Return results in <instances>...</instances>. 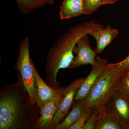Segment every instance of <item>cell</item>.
<instances>
[{
    "label": "cell",
    "mask_w": 129,
    "mask_h": 129,
    "mask_svg": "<svg viewBox=\"0 0 129 129\" xmlns=\"http://www.w3.org/2000/svg\"><path fill=\"white\" fill-rule=\"evenodd\" d=\"M20 12L28 14L34 9L43 7L46 4L45 0H15Z\"/></svg>",
    "instance_id": "9a60e30c"
},
{
    "label": "cell",
    "mask_w": 129,
    "mask_h": 129,
    "mask_svg": "<svg viewBox=\"0 0 129 129\" xmlns=\"http://www.w3.org/2000/svg\"><path fill=\"white\" fill-rule=\"evenodd\" d=\"M88 34L82 36L74 47L73 53L76 56L74 57L68 69L78 68L83 65L94 63L97 53L90 45Z\"/></svg>",
    "instance_id": "5b68a950"
},
{
    "label": "cell",
    "mask_w": 129,
    "mask_h": 129,
    "mask_svg": "<svg viewBox=\"0 0 129 129\" xmlns=\"http://www.w3.org/2000/svg\"><path fill=\"white\" fill-rule=\"evenodd\" d=\"M40 113L18 72L17 82L0 91V129H37Z\"/></svg>",
    "instance_id": "6da1fadb"
},
{
    "label": "cell",
    "mask_w": 129,
    "mask_h": 129,
    "mask_svg": "<svg viewBox=\"0 0 129 129\" xmlns=\"http://www.w3.org/2000/svg\"><path fill=\"white\" fill-rule=\"evenodd\" d=\"M107 61L96 57L94 63L92 65L91 72L84 80L76 91L74 101L84 99L87 96L91 88L102 72L107 67Z\"/></svg>",
    "instance_id": "52a82bcc"
},
{
    "label": "cell",
    "mask_w": 129,
    "mask_h": 129,
    "mask_svg": "<svg viewBox=\"0 0 129 129\" xmlns=\"http://www.w3.org/2000/svg\"><path fill=\"white\" fill-rule=\"evenodd\" d=\"M84 79H77L67 86V92L53 118L50 129H55L67 116L73 104L76 91Z\"/></svg>",
    "instance_id": "8992f818"
},
{
    "label": "cell",
    "mask_w": 129,
    "mask_h": 129,
    "mask_svg": "<svg viewBox=\"0 0 129 129\" xmlns=\"http://www.w3.org/2000/svg\"><path fill=\"white\" fill-rule=\"evenodd\" d=\"M103 0H84V14L90 15L102 5Z\"/></svg>",
    "instance_id": "ac0fdd59"
},
{
    "label": "cell",
    "mask_w": 129,
    "mask_h": 129,
    "mask_svg": "<svg viewBox=\"0 0 129 129\" xmlns=\"http://www.w3.org/2000/svg\"><path fill=\"white\" fill-rule=\"evenodd\" d=\"M115 110L123 129L129 122V101L115 92L109 101Z\"/></svg>",
    "instance_id": "7c38bea8"
},
{
    "label": "cell",
    "mask_w": 129,
    "mask_h": 129,
    "mask_svg": "<svg viewBox=\"0 0 129 129\" xmlns=\"http://www.w3.org/2000/svg\"><path fill=\"white\" fill-rule=\"evenodd\" d=\"M119 34V32L117 29L111 28L109 25L106 28L93 30L88 34L96 40V47L95 50L97 54L102 53L105 48L112 43Z\"/></svg>",
    "instance_id": "8fae6325"
},
{
    "label": "cell",
    "mask_w": 129,
    "mask_h": 129,
    "mask_svg": "<svg viewBox=\"0 0 129 129\" xmlns=\"http://www.w3.org/2000/svg\"><path fill=\"white\" fill-rule=\"evenodd\" d=\"M34 73L35 83L36 102L40 109L45 104L60 94L64 88L60 87L54 89L48 85L40 76L35 65Z\"/></svg>",
    "instance_id": "ba28073f"
},
{
    "label": "cell",
    "mask_w": 129,
    "mask_h": 129,
    "mask_svg": "<svg viewBox=\"0 0 129 129\" xmlns=\"http://www.w3.org/2000/svg\"><path fill=\"white\" fill-rule=\"evenodd\" d=\"M86 104L85 98L74 101L70 112L55 129H69L79 118L86 108Z\"/></svg>",
    "instance_id": "5bb4252c"
},
{
    "label": "cell",
    "mask_w": 129,
    "mask_h": 129,
    "mask_svg": "<svg viewBox=\"0 0 129 129\" xmlns=\"http://www.w3.org/2000/svg\"><path fill=\"white\" fill-rule=\"evenodd\" d=\"M107 66L114 71L123 73L129 70V54L121 61L115 63H107Z\"/></svg>",
    "instance_id": "d6986e66"
},
{
    "label": "cell",
    "mask_w": 129,
    "mask_h": 129,
    "mask_svg": "<svg viewBox=\"0 0 129 129\" xmlns=\"http://www.w3.org/2000/svg\"><path fill=\"white\" fill-rule=\"evenodd\" d=\"M116 92L129 101V78L124 73L120 75Z\"/></svg>",
    "instance_id": "2e32d148"
},
{
    "label": "cell",
    "mask_w": 129,
    "mask_h": 129,
    "mask_svg": "<svg viewBox=\"0 0 129 129\" xmlns=\"http://www.w3.org/2000/svg\"><path fill=\"white\" fill-rule=\"evenodd\" d=\"M118 1V0H103L102 5L114 4L117 2Z\"/></svg>",
    "instance_id": "44dd1931"
},
{
    "label": "cell",
    "mask_w": 129,
    "mask_h": 129,
    "mask_svg": "<svg viewBox=\"0 0 129 129\" xmlns=\"http://www.w3.org/2000/svg\"><path fill=\"white\" fill-rule=\"evenodd\" d=\"M95 107L86 108L76 122L70 127L69 129H83V126L89 117Z\"/></svg>",
    "instance_id": "e0dca14e"
},
{
    "label": "cell",
    "mask_w": 129,
    "mask_h": 129,
    "mask_svg": "<svg viewBox=\"0 0 129 129\" xmlns=\"http://www.w3.org/2000/svg\"><path fill=\"white\" fill-rule=\"evenodd\" d=\"M29 37L26 36L19 45L18 57L14 68L19 73L32 102H36L34 62L29 54Z\"/></svg>",
    "instance_id": "277c9868"
},
{
    "label": "cell",
    "mask_w": 129,
    "mask_h": 129,
    "mask_svg": "<svg viewBox=\"0 0 129 129\" xmlns=\"http://www.w3.org/2000/svg\"><path fill=\"white\" fill-rule=\"evenodd\" d=\"M84 0H63L60 6L59 18L69 19L84 14Z\"/></svg>",
    "instance_id": "4fadbf2b"
},
{
    "label": "cell",
    "mask_w": 129,
    "mask_h": 129,
    "mask_svg": "<svg viewBox=\"0 0 129 129\" xmlns=\"http://www.w3.org/2000/svg\"><path fill=\"white\" fill-rule=\"evenodd\" d=\"M99 111L98 109L95 108L92 113L88 118L87 121L84 125L83 129H95L97 118Z\"/></svg>",
    "instance_id": "ffe728a7"
},
{
    "label": "cell",
    "mask_w": 129,
    "mask_h": 129,
    "mask_svg": "<svg viewBox=\"0 0 129 129\" xmlns=\"http://www.w3.org/2000/svg\"><path fill=\"white\" fill-rule=\"evenodd\" d=\"M123 73H124L125 74V75H126L127 76V77H128V78H129V70L126 71V72H123Z\"/></svg>",
    "instance_id": "603a6c76"
},
{
    "label": "cell",
    "mask_w": 129,
    "mask_h": 129,
    "mask_svg": "<svg viewBox=\"0 0 129 129\" xmlns=\"http://www.w3.org/2000/svg\"><path fill=\"white\" fill-rule=\"evenodd\" d=\"M104 27L94 21L84 22L70 28L60 37L47 54L45 69L48 85L54 89L60 87L57 82L58 72L68 68L74 57V48L77 42L84 35Z\"/></svg>",
    "instance_id": "7a4b0ae2"
},
{
    "label": "cell",
    "mask_w": 129,
    "mask_h": 129,
    "mask_svg": "<svg viewBox=\"0 0 129 129\" xmlns=\"http://www.w3.org/2000/svg\"><path fill=\"white\" fill-rule=\"evenodd\" d=\"M95 129H123L114 109L109 102L99 111Z\"/></svg>",
    "instance_id": "30bf717a"
},
{
    "label": "cell",
    "mask_w": 129,
    "mask_h": 129,
    "mask_svg": "<svg viewBox=\"0 0 129 129\" xmlns=\"http://www.w3.org/2000/svg\"><path fill=\"white\" fill-rule=\"evenodd\" d=\"M68 87H64L61 92L54 99L45 104L40 108L37 129H50L57 111L67 92Z\"/></svg>",
    "instance_id": "9c48e42d"
},
{
    "label": "cell",
    "mask_w": 129,
    "mask_h": 129,
    "mask_svg": "<svg viewBox=\"0 0 129 129\" xmlns=\"http://www.w3.org/2000/svg\"><path fill=\"white\" fill-rule=\"evenodd\" d=\"M46 4L53 5L55 3V0H45Z\"/></svg>",
    "instance_id": "7402d4cb"
},
{
    "label": "cell",
    "mask_w": 129,
    "mask_h": 129,
    "mask_svg": "<svg viewBox=\"0 0 129 129\" xmlns=\"http://www.w3.org/2000/svg\"><path fill=\"white\" fill-rule=\"evenodd\" d=\"M127 129H129V122L128 124V125H127Z\"/></svg>",
    "instance_id": "cb8c5ba5"
},
{
    "label": "cell",
    "mask_w": 129,
    "mask_h": 129,
    "mask_svg": "<svg viewBox=\"0 0 129 129\" xmlns=\"http://www.w3.org/2000/svg\"><path fill=\"white\" fill-rule=\"evenodd\" d=\"M122 73L114 71L107 64L106 68L85 98L86 108L95 107L99 111L103 108L116 92Z\"/></svg>",
    "instance_id": "3957f363"
}]
</instances>
